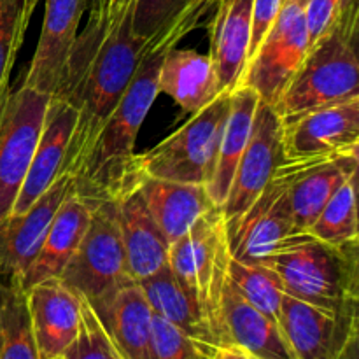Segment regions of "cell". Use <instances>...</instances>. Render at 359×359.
<instances>
[{"mask_svg":"<svg viewBox=\"0 0 359 359\" xmlns=\"http://www.w3.org/2000/svg\"><path fill=\"white\" fill-rule=\"evenodd\" d=\"M132 9L107 16L104 7L88 9V23L77 34L65 76L53 97L76 109V125L63 174L76 177L90 156L105 121L128 90L149 41L132 32Z\"/></svg>","mask_w":359,"mask_h":359,"instance_id":"cell-1","label":"cell"},{"mask_svg":"<svg viewBox=\"0 0 359 359\" xmlns=\"http://www.w3.org/2000/svg\"><path fill=\"white\" fill-rule=\"evenodd\" d=\"M195 21H179L149 41L146 55L128 90L105 121L90 156L74 177L72 195L90 207L114 200L133 186L128 181L135 140L158 93V76L165 53L175 48L184 35L195 30Z\"/></svg>","mask_w":359,"mask_h":359,"instance_id":"cell-2","label":"cell"},{"mask_svg":"<svg viewBox=\"0 0 359 359\" xmlns=\"http://www.w3.org/2000/svg\"><path fill=\"white\" fill-rule=\"evenodd\" d=\"M259 265L279 277L290 297L333 312L358 309V244L337 248L293 233Z\"/></svg>","mask_w":359,"mask_h":359,"instance_id":"cell-3","label":"cell"},{"mask_svg":"<svg viewBox=\"0 0 359 359\" xmlns=\"http://www.w3.org/2000/svg\"><path fill=\"white\" fill-rule=\"evenodd\" d=\"M358 34H349L340 25L309 48L283 95L273 105L280 121L326 105L359 97Z\"/></svg>","mask_w":359,"mask_h":359,"instance_id":"cell-4","label":"cell"},{"mask_svg":"<svg viewBox=\"0 0 359 359\" xmlns=\"http://www.w3.org/2000/svg\"><path fill=\"white\" fill-rule=\"evenodd\" d=\"M231 93L217 95L207 107L189 116L172 135L144 153H135L130 163L128 181L167 179L207 186L216 161L221 133L230 112Z\"/></svg>","mask_w":359,"mask_h":359,"instance_id":"cell-5","label":"cell"},{"mask_svg":"<svg viewBox=\"0 0 359 359\" xmlns=\"http://www.w3.org/2000/svg\"><path fill=\"white\" fill-rule=\"evenodd\" d=\"M230 249L221 209L212 207L168 249V269L198 304L221 347V297L228 283Z\"/></svg>","mask_w":359,"mask_h":359,"instance_id":"cell-6","label":"cell"},{"mask_svg":"<svg viewBox=\"0 0 359 359\" xmlns=\"http://www.w3.org/2000/svg\"><path fill=\"white\" fill-rule=\"evenodd\" d=\"M60 279L88 302L132 280L126 272L125 248L114 200L91 207L88 230Z\"/></svg>","mask_w":359,"mask_h":359,"instance_id":"cell-7","label":"cell"},{"mask_svg":"<svg viewBox=\"0 0 359 359\" xmlns=\"http://www.w3.org/2000/svg\"><path fill=\"white\" fill-rule=\"evenodd\" d=\"M307 6L309 0H283L269 34L245 67L242 84L252 88L259 100L272 107L311 48Z\"/></svg>","mask_w":359,"mask_h":359,"instance_id":"cell-8","label":"cell"},{"mask_svg":"<svg viewBox=\"0 0 359 359\" xmlns=\"http://www.w3.org/2000/svg\"><path fill=\"white\" fill-rule=\"evenodd\" d=\"M277 323L294 359H356L358 309L326 311L284 293Z\"/></svg>","mask_w":359,"mask_h":359,"instance_id":"cell-9","label":"cell"},{"mask_svg":"<svg viewBox=\"0 0 359 359\" xmlns=\"http://www.w3.org/2000/svg\"><path fill=\"white\" fill-rule=\"evenodd\" d=\"M358 151L359 97L283 123L284 163H316Z\"/></svg>","mask_w":359,"mask_h":359,"instance_id":"cell-10","label":"cell"},{"mask_svg":"<svg viewBox=\"0 0 359 359\" xmlns=\"http://www.w3.org/2000/svg\"><path fill=\"white\" fill-rule=\"evenodd\" d=\"M287 188L290 175L279 167L269 186L248 210L224 221L231 258L244 263H259L287 237L297 233Z\"/></svg>","mask_w":359,"mask_h":359,"instance_id":"cell-11","label":"cell"},{"mask_svg":"<svg viewBox=\"0 0 359 359\" xmlns=\"http://www.w3.org/2000/svg\"><path fill=\"white\" fill-rule=\"evenodd\" d=\"M283 163V121L272 105L259 102L251 139L237 165L226 202L221 207L224 221L248 210Z\"/></svg>","mask_w":359,"mask_h":359,"instance_id":"cell-12","label":"cell"},{"mask_svg":"<svg viewBox=\"0 0 359 359\" xmlns=\"http://www.w3.org/2000/svg\"><path fill=\"white\" fill-rule=\"evenodd\" d=\"M88 2L90 0H44L41 37L21 83L23 86L48 97L58 91Z\"/></svg>","mask_w":359,"mask_h":359,"instance_id":"cell-13","label":"cell"},{"mask_svg":"<svg viewBox=\"0 0 359 359\" xmlns=\"http://www.w3.org/2000/svg\"><path fill=\"white\" fill-rule=\"evenodd\" d=\"M72 189L74 179L62 174L30 209L0 223V279L21 283V277L41 249L53 217L67 196L72 195Z\"/></svg>","mask_w":359,"mask_h":359,"instance_id":"cell-14","label":"cell"},{"mask_svg":"<svg viewBox=\"0 0 359 359\" xmlns=\"http://www.w3.org/2000/svg\"><path fill=\"white\" fill-rule=\"evenodd\" d=\"M88 304L123 359H156L154 314L139 283H123L111 293Z\"/></svg>","mask_w":359,"mask_h":359,"instance_id":"cell-15","label":"cell"},{"mask_svg":"<svg viewBox=\"0 0 359 359\" xmlns=\"http://www.w3.org/2000/svg\"><path fill=\"white\" fill-rule=\"evenodd\" d=\"M27 300L39 359L62 358L79 330L81 294L53 277L32 286Z\"/></svg>","mask_w":359,"mask_h":359,"instance_id":"cell-16","label":"cell"},{"mask_svg":"<svg viewBox=\"0 0 359 359\" xmlns=\"http://www.w3.org/2000/svg\"><path fill=\"white\" fill-rule=\"evenodd\" d=\"M76 109L58 97L49 98L37 146L11 216H20L37 202L63 174L67 149L76 125Z\"/></svg>","mask_w":359,"mask_h":359,"instance_id":"cell-17","label":"cell"},{"mask_svg":"<svg viewBox=\"0 0 359 359\" xmlns=\"http://www.w3.org/2000/svg\"><path fill=\"white\" fill-rule=\"evenodd\" d=\"M114 202L128 277L135 283L149 279L168 265L170 244L151 217L137 182L126 188Z\"/></svg>","mask_w":359,"mask_h":359,"instance_id":"cell-18","label":"cell"},{"mask_svg":"<svg viewBox=\"0 0 359 359\" xmlns=\"http://www.w3.org/2000/svg\"><path fill=\"white\" fill-rule=\"evenodd\" d=\"M221 346H233L255 359H294L276 319L249 304L230 283L221 297Z\"/></svg>","mask_w":359,"mask_h":359,"instance_id":"cell-19","label":"cell"},{"mask_svg":"<svg viewBox=\"0 0 359 359\" xmlns=\"http://www.w3.org/2000/svg\"><path fill=\"white\" fill-rule=\"evenodd\" d=\"M214 7V16L207 25L209 56L219 90L231 93L242 84L248 65L252 0H217Z\"/></svg>","mask_w":359,"mask_h":359,"instance_id":"cell-20","label":"cell"},{"mask_svg":"<svg viewBox=\"0 0 359 359\" xmlns=\"http://www.w3.org/2000/svg\"><path fill=\"white\" fill-rule=\"evenodd\" d=\"M358 154H347L316 163L280 165L290 175L287 195L297 233H305L333 193L358 174Z\"/></svg>","mask_w":359,"mask_h":359,"instance_id":"cell-21","label":"cell"},{"mask_svg":"<svg viewBox=\"0 0 359 359\" xmlns=\"http://www.w3.org/2000/svg\"><path fill=\"white\" fill-rule=\"evenodd\" d=\"M137 186L151 217L168 244L181 238L214 207L205 186L202 184L142 177L137 181Z\"/></svg>","mask_w":359,"mask_h":359,"instance_id":"cell-22","label":"cell"},{"mask_svg":"<svg viewBox=\"0 0 359 359\" xmlns=\"http://www.w3.org/2000/svg\"><path fill=\"white\" fill-rule=\"evenodd\" d=\"M91 219V207L77 196H67L42 241L41 249L21 277L25 291L46 279L60 277L79 248Z\"/></svg>","mask_w":359,"mask_h":359,"instance_id":"cell-23","label":"cell"},{"mask_svg":"<svg viewBox=\"0 0 359 359\" xmlns=\"http://www.w3.org/2000/svg\"><path fill=\"white\" fill-rule=\"evenodd\" d=\"M259 97L248 84H241L231 91L230 112L221 133L217 146L216 161L212 174L205 189L214 207L221 209L228 198L235 170L241 161L242 153L251 139L252 125H255L256 109L259 105Z\"/></svg>","mask_w":359,"mask_h":359,"instance_id":"cell-24","label":"cell"},{"mask_svg":"<svg viewBox=\"0 0 359 359\" xmlns=\"http://www.w3.org/2000/svg\"><path fill=\"white\" fill-rule=\"evenodd\" d=\"M158 93L168 95L189 116L202 111L223 91L209 55L193 49L170 48L158 76Z\"/></svg>","mask_w":359,"mask_h":359,"instance_id":"cell-25","label":"cell"},{"mask_svg":"<svg viewBox=\"0 0 359 359\" xmlns=\"http://www.w3.org/2000/svg\"><path fill=\"white\" fill-rule=\"evenodd\" d=\"M139 284L154 316L170 323L189 339L196 340L210 349H216V339L210 332V326L202 309L184 290V286L175 279L168 265L151 276L149 279L140 280Z\"/></svg>","mask_w":359,"mask_h":359,"instance_id":"cell-26","label":"cell"},{"mask_svg":"<svg viewBox=\"0 0 359 359\" xmlns=\"http://www.w3.org/2000/svg\"><path fill=\"white\" fill-rule=\"evenodd\" d=\"M0 359H39L27 291L16 279H0Z\"/></svg>","mask_w":359,"mask_h":359,"instance_id":"cell-27","label":"cell"},{"mask_svg":"<svg viewBox=\"0 0 359 359\" xmlns=\"http://www.w3.org/2000/svg\"><path fill=\"white\" fill-rule=\"evenodd\" d=\"M358 174L347 179L328 200L314 223L305 233L325 244L344 245L358 244V202H356Z\"/></svg>","mask_w":359,"mask_h":359,"instance_id":"cell-28","label":"cell"},{"mask_svg":"<svg viewBox=\"0 0 359 359\" xmlns=\"http://www.w3.org/2000/svg\"><path fill=\"white\" fill-rule=\"evenodd\" d=\"M209 9H212L209 0H135L132 32L139 39L151 41L179 21H195L200 25Z\"/></svg>","mask_w":359,"mask_h":359,"instance_id":"cell-29","label":"cell"},{"mask_svg":"<svg viewBox=\"0 0 359 359\" xmlns=\"http://www.w3.org/2000/svg\"><path fill=\"white\" fill-rule=\"evenodd\" d=\"M228 283L258 311L269 318H279L284 287L279 277L259 263H244L230 258Z\"/></svg>","mask_w":359,"mask_h":359,"instance_id":"cell-30","label":"cell"},{"mask_svg":"<svg viewBox=\"0 0 359 359\" xmlns=\"http://www.w3.org/2000/svg\"><path fill=\"white\" fill-rule=\"evenodd\" d=\"M32 13L27 0H0V98L11 90V72L23 46Z\"/></svg>","mask_w":359,"mask_h":359,"instance_id":"cell-31","label":"cell"},{"mask_svg":"<svg viewBox=\"0 0 359 359\" xmlns=\"http://www.w3.org/2000/svg\"><path fill=\"white\" fill-rule=\"evenodd\" d=\"M63 359H123L121 354L109 339L100 319L91 305L81 297V323L77 335L69 349L63 353Z\"/></svg>","mask_w":359,"mask_h":359,"instance_id":"cell-32","label":"cell"},{"mask_svg":"<svg viewBox=\"0 0 359 359\" xmlns=\"http://www.w3.org/2000/svg\"><path fill=\"white\" fill-rule=\"evenodd\" d=\"M154 353L156 359H212L214 349L189 339L165 319H153Z\"/></svg>","mask_w":359,"mask_h":359,"instance_id":"cell-33","label":"cell"},{"mask_svg":"<svg viewBox=\"0 0 359 359\" xmlns=\"http://www.w3.org/2000/svg\"><path fill=\"white\" fill-rule=\"evenodd\" d=\"M283 0H252L251 14V42H249L248 63L256 55L258 48L262 46L263 39L269 34L270 27L279 14ZM248 67V65H245Z\"/></svg>","mask_w":359,"mask_h":359,"instance_id":"cell-34","label":"cell"},{"mask_svg":"<svg viewBox=\"0 0 359 359\" xmlns=\"http://www.w3.org/2000/svg\"><path fill=\"white\" fill-rule=\"evenodd\" d=\"M340 0H309L307 28L311 46L328 34L339 16Z\"/></svg>","mask_w":359,"mask_h":359,"instance_id":"cell-35","label":"cell"},{"mask_svg":"<svg viewBox=\"0 0 359 359\" xmlns=\"http://www.w3.org/2000/svg\"><path fill=\"white\" fill-rule=\"evenodd\" d=\"M358 0H340L339 16H337L335 23L340 25L349 34H358Z\"/></svg>","mask_w":359,"mask_h":359,"instance_id":"cell-36","label":"cell"},{"mask_svg":"<svg viewBox=\"0 0 359 359\" xmlns=\"http://www.w3.org/2000/svg\"><path fill=\"white\" fill-rule=\"evenodd\" d=\"M212 359H255V358L249 356L248 353H244V351L238 349V347L221 346L214 349Z\"/></svg>","mask_w":359,"mask_h":359,"instance_id":"cell-37","label":"cell"},{"mask_svg":"<svg viewBox=\"0 0 359 359\" xmlns=\"http://www.w3.org/2000/svg\"><path fill=\"white\" fill-rule=\"evenodd\" d=\"M133 4H135V0H105L104 11L107 16H119V14L132 9Z\"/></svg>","mask_w":359,"mask_h":359,"instance_id":"cell-38","label":"cell"},{"mask_svg":"<svg viewBox=\"0 0 359 359\" xmlns=\"http://www.w3.org/2000/svg\"><path fill=\"white\" fill-rule=\"evenodd\" d=\"M104 4L105 0H90V2H88V9H93V7H104Z\"/></svg>","mask_w":359,"mask_h":359,"instance_id":"cell-39","label":"cell"},{"mask_svg":"<svg viewBox=\"0 0 359 359\" xmlns=\"http://www.w3.org/2000/svg\"><path fill=\"white\" fill-rule=\"evenodd\" d=\"M39 2H41V0H27V7H28V11H30L32 14H34L35 7H37Z\"/></svg>","mask_w":359,"mask_h":359,"instance_id":"cell-40","label":"cell"},{"mask_svg":"<svg viewBox=\"0 0 359 359\" xmlns=\"http://www.w3.org/2000/svg\"><path fill=\"white\" fill-rule=\"evenodd\" d=\"M209 2H210V6H216V2H217V0H209Z\"/></svg>","mask_w":359,"mask_h":359,"instance_id":"cell-41","label":"cell"},{"mask_svg":"<svg viewBox=\"0 0 359 359\" xmlns=\"http://www.w3.org/2000/svg\"><path fill=\"white\" fill-rule=\"evenodd\" d=\"M56 359H63V358H56Z\"/></svg>","mask_w":359,"mask_h":359,"instance_id":"cell-42","label":"cell"}]
</instances>
